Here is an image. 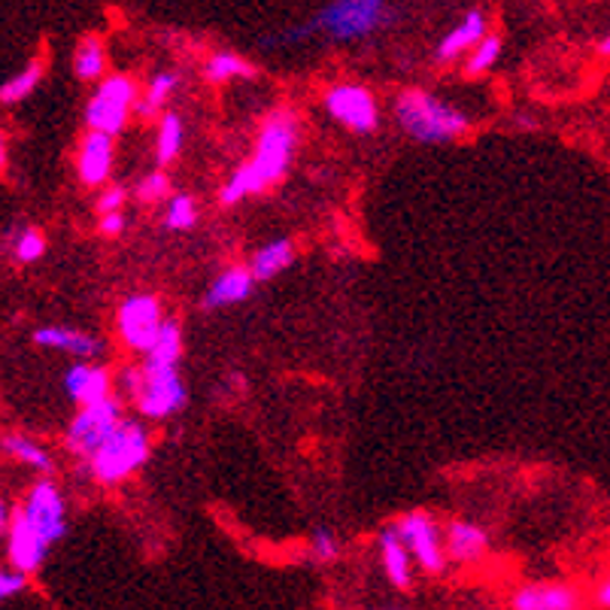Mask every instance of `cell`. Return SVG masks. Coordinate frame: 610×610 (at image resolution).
Returning a JSON list of instances; mask_svg holds the SVG:
<instances>
[{
    "label": "cell",
    "mask_w": 610,
    "mask_h": 610,
    "mask_svg": "<svg viewBox=\"0 0 610 610\" xmlns=\"http://www.w3.org/2000/svg\"><path fill=\"white\" fill-rule=\"evenodd\" d=\"M301 146V122L298 112L292 107H276L264 116L259 126L255 143L247 164H240L235 174L225 179L219 188V204L222 207H237L247 198H255L268 188L280 186L295 164Z\"/></svg>",
    "instance_id": "1"
},
{
    "label": "cell",
    "mask_w": 610,
    "mask_h": 610,
    "mask_svg": "<svg viewBox=\"0 0 610 610\" xmlns=\"http://www.w3.org/2000/svg\"><path fill=\"white\" fill-rule=\"evenodd\" d=\"M395 122L399 128L423 146H440V143H456L468 131H471V116L449 104V100L437 98L425 88H404L395 95L392 104Z\"/></svg>",
    "instance_id": "2"
},
{
    "label": "cell",
    "mask_w": 610,
    "mask_h": 610,
    "mask_svg": "<svg viewBox=\"0 0 610 610\" xmlns=\"http://www.w3.org/2000/svg\"><path fill=\"white\" fill-rule=\"evenodd\" d=\"M116 389L131 399L143 420L164 423L179 411H186L188 389L179 374V364H152L140 361L131 368H122L116 377Z\"/></svg>",
    "instance_id": "3"
},
{
    "label": "cell",
    "mask_w": 610,
    "mask_h": 610,
    "mask_svg": "<svg viewBox=\"0 0 610 610\" xmlns=\"http://www.w3.org/2000/svg\"><path fill=\"white\" fill-rule=\"evenodd\" d=\"M389 22H392L389 0H328L311 22L288 31L286 43H301L316 34L335 43H352V40L371 37Z\"/></svg>",
    "instance_id": "4"
},
{
    "label": "cell",
    "mask_w": 610,
    "mask_h": 610,
    "mask_svg": "<svg viewBox=\"0 0 610 610\" xmlns=\"http://www.w3.org/2000/svg\"><path fill=\"white\" fill-rule=\"evenodd\" d=\"M152 435L140 420H122L116 435L88 461H79V473L86 480H95L100 486H119L131 480L134 473L150 461Z\"/></svg>",
    "instance_id": "5"
},
{
    "label": "cell",
    "mask_w": 610,
    "mask_h": 610,
    "mask_svg": "<svg viewBox=\"0 0 610 610\" xmlns=\"http://www.w3.org/2000/svg\"><path fill=\"white\" fill-rule=\"evenodd\" d=\"M140 88L138 83L126 74H110L107 79H100L91 98L86 100V131H100L119 138L131 122V116L138 112Z\"/></svg>",
    "instance_id": "6"
},
{
    "label": "cell",
    "mask_w": 610,
    "mask_h": 610,
    "mask_svg": "<svg viewBox=\"0 0 610 610\" xmlns=\"http://www.w3.org/2000/svg\"><path fill=\"white\" fill-rule=\"evenodd\" d=\"M164 323V304L159 295L152 292H134L128 295L122 304H119V313H116V335L126 344L131 352H140L146 356L155 340L162 335Z\"/></svg>",
    "instance_id": "7"
},
{
    "label": "cell",
    "mask_w": 610,
    "mask_h": 610,
    "mask_svg": "<svg viewBox=\"0 0 610 610\" xmlns=\"http://www.w3.org/2000/svg\"><path fill=\"white\" fill-rule=\"evenodd\" d=\"M126 413H122V401L110 399L104 404H91V407H79L74 420L64 432V444L79 461H88L98 453L122 425Z\"/></svg>",
    "instance_id": "8"
},
{
    "label": "cell",
    "mask_w": 610,
    "mask_h": 610,
    "mask_svg": "<svg viewBox=\"0 0 610 610\" xmlns=\"http://www.w3.org/2000/svg\"><path fill=\"white\" fill-rule=\"evenodd\" d=\"M325 112L352 134H374L380 128V104L374 91L361 83H335L323 95Z\"/></svg>",
    "instance_id": "9"
},
{
    "label": "cell",
    "mask_w": 610,
    "mask_h": 610,
    "mask_svg": "<svg viewBox=\"0 0 610 610\" xmlns=\"http://www.w3.org/2000/svg\"><path fill=\"white\" fill-rule=\"evenodd\" d=\"M395 529H399L401 541L411 549L416 568L428 577H437L447 568V541H444V532L432 513L425 511H407L401 513L395 520Z\"/></svg>",
    "instance_id": "10"
},
{
    "label": "cell",
    "mask_w": 610,
    "mask_h": 610,
    "mask_svg": "<svg viewBox=\"0 0 610 610\" xmlns=\"http://www.w3.org/2000/svg\"><path fill=\"white\" fill-rule=\"evenodd\" d=\"M19 508L50 547L64 541V535H67V501H64L62 486L52 477H40L37 483H31Z\"/></svg>",
    "instance_id": "11"
},
{
    "label": "cell",
    "mask_w": 610,
    "mask_h": 610,
    "mask_svg": "<svg viewBox=\"0 0 610 610\" xmlns=\"http://www.w3.org/2000/svg\"><path fill=\"white\" fill-rule=\"evenodd\" d=\"M3 541H7V562H10V568L28 574V577L43 571L52 547L34 532V525L28 523L19 504H15L13 520H10L7 532H3Z\"/></svg>",
    "instance_id": "12"
},
{
    "label": "cell",
    "mask_w": 610,
    "mask_h": 610,
    "mask_svg": "<svg viewBox=\"0 0 610 610\" xmlns=\"http://www.w3.org/2000/svg\"><path fill=\"white\" fill-rule=\"evenodd\" d=\"M511 610H586L584 589L565 580H532L511 592Z\"/></svg>",
    "instance_id": "13"
},
{
    "label": "cell",
    "mask_w": 610,
    "mask_h": 610,
    "mask_svg": "<svg viewBox=\"0 0 610 610\" xmlns=\"http://www.w3.org/2000/svg\"><path fill=\"white\" fill-rule=\"evenodd\" d=\"M112 164H116V138L86 131L76 150V176L88 188H107L112 179Z\"/></svg>",
    "instance_id": "14"
},
{
    "label": "cell",
    "mask_w": 610,
    "mask_h": 610,
    "mask_svg": "<svg viewBox=\"0 0 610 610\" xmlns=\"http://www.w3.org/2000/svg\"><path fill=\"white\" fill-rule=\"evenodd\" d=\"M62 380L67 399L79 407H91V404H104V401L116 399L112 395L116 380L104 364H95V361H76L64 371Z\"/></svg>",
    "instance_id": "15"
},
{
    "label": "cell",
    "mask_w": 610,
    "mask_h": 610,
    "mask_svg": "<svg viewBox=\"0 0 610 610\" xmlns=\"http://www.w3.org/2000/svg\"><path fill=\"white\" fill-rule=\"evenodd\" d=\"M34 344L52 352H67L79 361H95L104 356V340L74 325H40L34 331Z\"/></svg>",
    "instance_id": "16"
},
{
    "label": "cell",
    "mask_w": 610,
    "mask_h": 610,
    "mask_svg": "<svg viewBox=\"0 0 610 610\" xmlns=\"http://www.w3.org/2000/svg\"><path fill=\"white\" fill-rule=\"evenodd\" d=\"M377 553H380V568L386 574L389 584L395 586L399 592H411L416 562H413L407 544L401 541L395 523L380 529V535H377Z\"/></svg>",
    "instance_id": "17"
},
{
    "label": "cell",
    "mask_w": 610,
    "mask_h": 610,
    "mask_svg": "<svg viewBox=\"0 0 610 610\" xmlns=\"http://www.w3.org/2000/svg\"><path fill=\"white\" fill-rule=\"evenodd\" d=\"M252 288H255V276H252L250 268L231 264V268H225L222 274L216 276L210 286H207L204 298H200V307L207 313L222 311V307H235V304H243V301L250 298Z\"/></svg>",
    "instance_id": "18"
},
{
    "label": "cell",
    "mask_w": 610,
    "mask_h": 610,
    "mask_svg": "<svg viewBox=\"0 0 610 610\" xmlns=\"http://www.w3.org/2000/svg\"><path fill=\"white\" fill-rule=\"evenodd\" d=\"M489 37V22H486L483 10H468L459 25L449 28L447 34L440 37L435 50L437 62H456L465 52H473L483 40Z\"/></svg>",
    "instance_id": "19"
},
{
    "label": "cell",
    "mask_w": 610,
    "mask_h": 610,
    "mask_svg": "<svg viewBox=\"0 0 610 610\" xmlns=\"http://www.w3.org/2000/svg\"><path fill=\"white\" fill-rule=\"evenodd\" d=\"M444 541H447V556L456 565H473L489 553V535L483 525L471 523V520H453L444 529Z\"/></svg>",
    "instance_id": "20"
},
{
    "label": "cell",
    "mask_w": 610,
    "mask_h": 610,
    "mask_svg": "<svg viewBox=\"0 0 610 610\" xmlns=\"http://www.w3.org/2000/svg\"><path fill=\"white\" fill-rule=\"evenodd\" d=\"M295 262V243L288 237H276V240H268L264 247L252 252L250 271L255 276V283H268L280 276L286 268H292Z\"/></svg>",
    "instance_id": "21"
},
{
    "label": "cell",
    "mask_w": 610,
    "mask_h": 610,
    "mask_svg": "<svg viewBox=\"0 0 610 610\" xmlns=\"http://www.w3.org/2000/svg\"><path fill=\"white\" fill-rule=\"evenodd\" d=\"M3 453L15 459L19 465H25L40 477H52L55 473V459H52V453L40 440L28 435H3Z\"/></svg>",
    "instance_id": "22"
},
{
    "label": "cell",
    "mask_w": 610,
    "mask_h": 610,
    "mask_svg": "<svg viewBox=\"0 0 610 610\" xmlns=\"http://www.w3.org/2000/svg\"><path fill=\"white\" fill-rule=\"evenodd\" d=\"M183 146H186V122L179 112L167 110L155 126V162H159V167L174 164L183 155Z\"/></svg>",
    "instance_id": "23"
},
{
    "label": "cell",
    "mask_w": 610,
    "mask_h": 610,
    "mask_svg": "<svg viewBox=\"0 0 610 610\" xmlns=\"http://www.w3.org/2000/svg\"><path fill=\"white\" fill-rule=\"evenodd\" d=\"M179 88V74L176 70H159L152 74V79L143 88L138 104V116L143 119H162L167 112V100L174 98V91Z\"/></svg>",
    "instance_id": "24"
},
{
    "label": "cell",
    "mask_w": 610,
    "mask_h": 610,
    "mask_svg": "<svg viewBox=\"0 0 610 610\" xmlns=\"http://www.w3.org/2000/svg\"><path fill=\"white\" fill-rule=\"evenodd\" d=\"M255 76V64L237 52H213L210 58L204 62V79L213 86H225L231 79H252Z\"/></svg>",
    "instance_id": "25"
},
{
    "label": "cell",
    "mask_w": 610,
    "mask_h": 610,
    "mask_svg": "<svg viewBox=\"0 0 610 610\" xmlns=\"http://www.w3.org/2000/svg\"><path fill=\"white\" fill-rule=\"evenodd\" d=\"M74 74L83 83H95L107 79V50H104V40L98 34H88L79 40V46L74 52Z\"/></svg>",
    "instance_id": "26"
},
{
    "label": "cell",
    "mask_w": 610,
    "mask_h": 610,
    "mask_svg": "<svg viewBox=\"0 0 610 610\" xmlns=\"http://www.w3.org/2000/svg\"><path fill=\"white\" fill-rule=\"evenodd\" d=\"M43 76H46V64H43V58H31L19 74L10 76V79L3 83V88H0V100L10 107V104H19V100L31 98V95L40 88V83H43Z\"/></svg>",
    "instance_id": "27"
},
{
    "label": "cell",
    "mask_w": 610,
    "mask_h": 610,
    "mask_svg": "<svg viewBox=\"0 0 610 610\" xmlns=\"http://www.w3.org/2000/svg\"><path fill=\"white\" fill-rule=\"evenodd\" d=\"M183 325L176 319H167L162 328V335L155 340V347L143 356L152 364H179L183 361Z\"/></svg>",
    "instance_id": "28"
},
{
    "label": "cell",
    "mask_w": 610,
    "mask_h": 610,
    "mask_svg": "<svg viewBox=\"0 0 610 610\" xmlns=\"http://www.w3.org/2000/svg\"><path fill=\"white\" fill-rule=\"evenodd\" d=\"M46 235L40 228H19L13 235V243H10V252H13L15 264H34L46 255Z\"/></svg>",
    "instance_id": "29"
},
{
    "label": "cell",
    "mask_w": 610,
    "mask_h": 610,
    "mask_svg": "<svg viewBox=\"0 0 610 610\" xmlns=\"http://www.w3.org/2000/svg\"><path fill=\"white\" fill-rule=\"evenodd\" d=\"M198 200L192 195H174L164 207V228L167 231H192L198 225Z\"/></svg>",
    "instance_id": "30"
},
{
    "label": "cell",
    "mask_w": 610,
    "mask_h": 610,
    "mask_svg": "<svg viewBox=\"0 0 610 610\" xmlns=\"http://www.w3.org/2000/svg\"><path fill=\"white\" fill-rule=\"evenodd\" d=\"M501 50H504V43H501L499 34H489V37L477 46V50L468 55V64H465V74L468 76H483L489 74L501 58Z\"/></svg>",
    "instance_id": "31"
},
{
    "label": "cell",
    "mask_w": 610,
    "mask_h": 610,
    "mask_svg": "<svg viewBox=\"0 0 610 610\" xmlns=\"http://www.w3.org/2000/svg\"><path fill=\"white\" fill-rule=\"evenodd\" d=\"M134 198H138L140 204H162L164 198H174V195H171V176H167V171L159 167V171L143 176L138 183V188H134Z\"/></svg>",
    "instance_id": "32"
},
{
    "label": "cell",
    "mask_w": 610,
    "mask_h": 610,
    "mask_svg": "<svg viewBox=\"0 0 610 610\" xmlns=\"http://www.w3.org/2000/svg\"><path fill=\"white\" fill-rule=\"evenodd\" d=\"M340 549H344V544H340V537L331 529H325V525L313 529L311 541H307V553H311L313 562L328 565V562H335L340 556Z\"/></svg>",
    "instance_id": "33"
},
{
    "label": "cell",
    "mask_w": 610,
    "mask_h": 610,
    "mask_svg": "<svg viewBox=\"0 0 610 610\" xmlns=\"http://www.w3.org/2000/svg\"><path fill=\"white\" fill-rule=\"evenodd\" d=\"M28 580H31L28 574L15 571V568L7 565V568L0 571V598H3V601H13V598H19L28 589Z\"/></svg>",
    "instance_id": "34"
},
{
    "label": "cell",
    "mask_w": 610,
    "mask_h": 610,
    "mask_svg": "<svg viewBox=\"0 0 610 610\" xmlns=\"http://www.w3.org/2000/svg\"><path fill=\"white\" fill-rule=\"evenodd\" d=\"M126 200H128L126 186H107V188H100L95 207H98L100 216H104V213H126Z\"/></svg>",
    "instance_id": "35"
},
{
    "label": "cell",
    "mask_w": 610,
    "mask_h": 610,
    "mask_svg": "<svg viewBox=\"0 0 610 610\" xmlns=\"http://www.w3.org/2000/svg\"><path fill=\"white\" fill-rule=\"evenodd\" d=\"M126 228H128L126 213H104V216H100V219H98L100 237L126 235Z\"/></svg>",
    "instance_id": "36"
},
{
    "label": "cell",
    "mask_w": 610,
    "mask_h": 610,
    "mask_svg": "<svg viewBox=\"0 0 610 610\" xmlns=\"http://www.w3.org/2000/svg\"><path fill=\"white\" fill-rule=\"evenodd\" d=\"M589 601H592V608L610 610V571L598 580V586L592 589V598H589Z\"/></svg>",
    "instance_id": "37"
},
{
    "label": "cell",
    "mask_w": 610,
    "mask_h": 610,
    "mask_svg": "<svg viewBox=\"0 0 610 610\" xmlns=\"http://www.w3.org/2000/svg\"><path fill=\"white\" fill-rule=\"evenodd\" d=\"M598 52H601L604 58H610V31H608V34H604V37L598 40Z\"/></svg>",
    "instance_id": "38"
},
{
    "label": "cell",
    "mask_w": 610,
    "mask_h": 610,
    "mask_svg": "<svg viewBox=\"0 0 610 610\" xmlns=\"http://www.w3.org/2000/svg\"><path fill=\"white\" fill-rule=\"evenodd\" d=\"M380 610H401V608H380Z\"/></svg>",
    "instance_id": "39"
}]
</instances>
